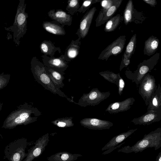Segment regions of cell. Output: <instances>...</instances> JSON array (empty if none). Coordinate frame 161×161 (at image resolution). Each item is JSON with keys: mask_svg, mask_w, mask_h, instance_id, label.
<instances>
[{"mask_svg": "<svg viewBox=\"0 0 161 161\" xmlns=\"http://www.w3.org/2000/svg\"><path fill=\"white\" fill-rule=\"evenodd\" d=\"M41 115V112L33 103L25 102L8 115L1 127L11 129L17 126L26 125L36 121Z\"/></svg>", "mask_w": 161, "mask_h": 161, "instance_id": "1", "label": "cell"}, {"mask_svg": "<svg viewBox=\"0 0 161 161\" xmlns=\"http://www.w3.org/2000/svg\"><path fill=\"white\" fill-rule=\"evenodd\" d=\"M26 4L25 0H19L13 25L9 27H5L7 31L12 32L13 41L16 46L19 45L21 38L25 34L27 30V19L28 17L25 12Z\"/></svg>", "mask_w": 161, "mask_h": 161, "instance_id": "2", "label": "cell"}, {"mask_svg": "<svg viewBox=\"0 0 161 161\" xmlns=\"http://www.w3.org/2000/svg\"><path fill=\"white\" fill-rule=\"evenodd\" d=\"M31 69L36 80L46 89L62 97L65 96L60 89L57 88L47 73L45 66L36 57H33L31 61Z\"/></svg>", "mask_w": 161, "mask_h": 161, "instance_id": "3", "label": "cell"}, {"mask_svg": "<svg viewBox=\"0 0 161 161\" xmlns=\"http://www.w3.org/2000/svg\"><path fill=\"white\" fill-rule=\"evenodd\" d=\"M27 143L26 138L23 137L10 142L5 148L4 159L8 161H23L27 155L25 153Z\"/></svg>", "mask_w": 161, "mask_h": 161, "instance_id": "4", "label": "cell"}, {"mask_svg": "<svg viewBox=\"0 0 161 161\" xmlns=\"http://www.w3.org/2000/svg\"><path fill=\"white\" fill-rule=\"evenodd\" d=\"M49 141L48 133L37 140L34 146L28 150L27 155L23 161H33L34 158L41 155L45 149Z\"/></svg>", "mask_w": 161, "mask_h": 161, "instance_id": "5", "label": "cell"}, {"mask_svg": "<svg viewBox=\"0 0 161 161\" xmlns=\"http://www.w3.org/2000/svg\"><path fill=\"white\" fill-rule=\"evenodd\" d=\"M125 42V36H120L102 52L98 59L107 60L111 56L120 53L123 49Z\"/></svg>", "mask_w": 161, "mask_h": 161, "instance_id": "6", "label": "cell"}, {"mask_svg": "<svg viewBox=\"0 0 161 161\" xmlns=\"http://www.w3.org/2000/svg\"><path fill=\"white\" fill-rule=\"evenodd\" d=\"M42 57L43 64L45 66L63 74L68 67L67 62L65 60L63 55L57 58L43 55L42 56Z\"/></svg>", "mask_w": 161, "mask_h": 161, "instance_id": "7", "label": "cell"}, {"mask_svg": "<svg viewBox=\"0 0 161 161\" xmlns=\"http://www.w3.org/2000/svg\"><path fill=\"white\" fill-rule=\"evenodd\" d=\"M48 15L53 20L63 25H70L72 20L71 15L62 9L50 10L48 12Z\"/></svg>", "mask_w": 161, "mask_h": 161, "instance_id": "8", "label": "cell"}, {"mask_svg": "<svg viewBox=\"0 0 161 161\" xmlns=\"http://www.w3.org/2000/svg\"><path fill=\"white\" fill-rule=\"evenodd\" d=\"M96 9L93 7L90 9L83 17L80 22L79 32L81 37L83 38L87 35Z\"/></svg>", "mask_w": 161, "mask_h": 161, "instance_id": "9", "label": "cell"}, {"mask_svg": "<svg viewBox=\"0 0 161 161\" xmlns=\"http://www.w3.org/2000/svg\"><path fill=\"white\" fill-rule=\"evenodd\" d=\"M64 25H62L56 21H44L42 26L44 29L50 33L57 35H64L65 31Z\"/></svg>", "mask_w": 161, "mask_h": 161, "instance_id": "10", "label": "cell"}, {"mask_svg": "<svg viewBox=\"0 0 161 161\" xmlns=\"http://www.w3.org/2000/svg\"><path fill=\"white\" fill-rule=\"evenodd\" d=\"M80 154H72L67 152H61L47 158L48 161H74L79 157H82Z\"/></svg>", "mask_w": 161, "mask_h": 161, "instance_id": "11", "label": "cell"}, {"mask_svg": "<svg viewBox=\"0 0 161 161\" xmlns=\"http://www.w3.org/2000/svg\"><path fill=\"white\" fill-rule=\"evenodd\" d=\"M40 48L41 53L44 55L50 57L54 56L57 51L59 53L61 52V49L55 46L50 40H45L42 41L40 44Z\"/></svg>", "mask_w": 161, "mask_h": 161, "instance_id": "12", "label": "cell"}, {"mask_svg": "<svg viewBox=\"0 0 161 161\" xmlns=\"http://www.w3.org/2000/svg\"><path fill=\"white\" fill-rule=\"evenodd\" d=\"M134 130H130L114 136L102 148V151L116 147L130 136Z\"/></svg>", "mask_w": 161, "mask_h": 161, "instance_id": "13", "label": "cell"}, {"mask_svg": "<svg viewBox=\"0 0 161 161\" xmlns=\"http://www.w3.org/2000/svg\"><path fill=\"white\" fill-rule=\"evenodd\" d=\"M46 72L56 87L60 89L64 86L63 74L55 70L45 66Z\"/></svg>", "mask_w": 161, "mask_h": 161, "instance_id": "14", "label": "cell"}, {"mask_svg": "<svg viewBox=\"0 0 161 161\" xmlns=\"http://www.w3.org/2000/svg\"><path fill=\"white\" fill-rule=\"evenodd\" d=\"M159 43V40L154 36L150 37L145 41V49L147 53L152 54L156 51Z\"/></svg>", "mask_w": 161, "mask_h": 161, "instance_id": "15", "label": "cell"}, {"mask_svg": "<svg viewBox=\"0 0 161 161\" xmlns=\"http://www.w3.org/2000/svg\"><path fill=\"white\" fill-rule=\"evenodd\" d=\"M84 125L93 129L101 130L108 129L110 127L107 123L96 119H92L89 123L84 124Z\"/></svg>", "mask_w": 161, "mask_h": 161, "instance_id": "16", "label": "cell"}, {"mask_svg": "<svg viewBox=\"0 0 161 161\" xmlns=\"http://www.w3.org/2000/svg\"><path fill=\"white\" fill-rule=\"evenodd\" d=\"M120 19L121 16L119 14L111 18L106 24L105 31L106 32H110L114 31L119 24Z\"/></svg>", "mask_w": 161, "mask_h": 161, "instance_id": "17", "label": "cell"}, {"mask_svg": "<svg viewBox=\"0 0 161 161\" xmlns=\"http://www.w3.org/2000/svg\"><path fill=\"white\" fill-rule=\"evenodd\" d=\"M78 53V47L71 42L66 50L64 56V59L67 61L69 59L73 58L76 56Z\"/></svg>", "mask_w": 161, "mask_h": 161, "instance_id": "18", "label": "cell"}, {"mask_svg": "<svg viewBox=\"0 0 161 161\" xmlns=\"http://www.w3.org/2000/svg\"><path fill=\"white\" fill-rule=\"evenodd\" d=\"M133 5L131 0H129L126 4L124 12V22L128 24L132 19Z\"/></svg>", "mask_w": 161, "mask_h": 161, "instance_id": "19", "label": "cell"}, {"mask_svg": "<svg viewBox=\"0 0 161 161\" xmlns=\"http://www.w3.org/2000/svg\"><path fill=\"white\" fill-rule=\"evenodd\" d=\"M122 0H114L113 5L106 11L102 17V20H106L111 17L120 5Z\"/></svg>", "mask_w": 161, "mask_h": 161, "instance_id": "20", "label": "cell"}, {"mask_svg": "<svg viewBox=\"0 0 161 161\" xmlns=\"http://www.w3.org/2000/svg\"><path fill=\"white\" fill-rule=\"evenodd\" d=\"M136 42V34L134 35L131 37L128 43L125 52L124 54V58L130 59L133 53Z\"/></svg>", "mask_w": 161, "mask_h": 161, "instance_id": "21", "label": "cell"}, {"mask_svg": "<svg viewBox=\"0 0 161 161\" xmlns=\"http://www.w3.org/2000/svg\"><path fill=\"white\" fill-rule=\"evenodd\" d=\"M51 123L59 127H67L72 125L70 119L66 118H58L52 121Z\"/></svg>", "mask_w": 161, "mask_h": 161, "instance_id": "22", "label": "cell"}, {"mask_svg": "<svg viewBox=\"0 0 161 161\" xmlns=\"http://www.w3.org/2000/svg\"><path fill=\"white\" fill-rule=\"evenodd\" d=\"M10 75L4 74L2 72L0 75V89L5 87L8 84L10 79Z\"/></svg>", "mask_w": 161, "mask_h": 161, "instance_id": "23", "label": "cell"}, {"mask_svg": "<svg viewBox=\"0 0 161 161\" xmlns=\"http://www.w3.org/2000/svg\"><path fill=\"white\" fill-rule=\"evenodd\" d=\"M114 2V0H103L101 2V4L102 7V9L101 14L103 15L102 17L106 11L113 5Z\"/></svg>", "mask_w": 161, "mask_h": 161, "instance_id": "24", "label": "cell"}, {"mask_svg": "<svg viewBox=\"0 0 161 161\" xmlns=\"http://www.w3.org/2000/svg\"><path fill=\"white\" fill-rule=\"evenodd\" d=\"M68 5L66 10L71 13L73 9L76 8L78 4V2L77 0H69L68 2Z\"/></svg>", "mask_w": 161, "mask_h": 161, "instance_id": "25", "label": "cell"}, {"mask_svg": "<svg viewBox=\"0 0 161 161\" xmlns=\"http://www.w3.org/2000/svg\"><path fill=\"white\" fill-rule=\"evenodd\" d=\"M153 82L150 80H148L145 83L143 86L144 90L145 92H150L153 87Z\"/></svg>", "mask_w": 161, "mask_h": 161, "instance_id": "26", "label": "cell"}, {"mask_svg": "<svg viewBox=\"0 0 161 161\" xmlns=\"http://www.w3.org/2000/svg\"><path fill=\"white\" fill-rule=\"evenodd\" d=\"M155 117V115L153 114H149L145 115L143 119L144 122H147L153 120Z\"/></svg>", "mask_w": 161, "mask_h": 161, "instance_id": "27", "label": "cell"}, {"mask_svg": "<svg viewBox=\"0 0 161 161\" xmlns=\"http://www.w3.org/2000/svg\"><path fill=\"white\" fill-rule=\"evenodd\" d=\"M149 70L148 66L144 65L141 66L139 69V73L140 75H143L147 73Z\"/></svg>", "mask_w": 161, "mask_h": 161, "instance_id": "28", "label": "cell"}, {"mask_svg": "<svg viewBox=\"0 0 161 161\" xmlns=\"http://www.w3.org/2000/svg\"><path fill=\"white\" fill-rule=\"evenodd\" d=\"M124 143V142L123 143H120V144H119V145H117V146H116V147H115L114 148L107 150L105 152H103L102 153V154L105 155V154H108L109 153H110L112 151L114 150L115 149L117 148H119V147H120Z\"/></svg>", "mask_w": 161, "mask_h": 161, "instance_id": "29", "label": "cell"}, {"mask_svg": "<svg viewBox=\"0 0 161 161\" xmlns=\"http://www.w3.org/2000/svg\"><path fill=\"white\" fill-rule=\"evenodd\" d=\"M146 3L151 6H154L157 4V2L155 0H143Z\"/></svg>", "mask_w": 161, "mask_h": 161, "instance_id": "30", "label": "cell"}, {"mask_svg": "<svg viewBox=\"0 0 161 161\" xmlns=\"http://www.w3.org/2000/svg\"><path fill=\"white\" fill-rule=\"evenodd\" d=\"M124 85V81L122 79H120L119 81V91L120 92L122 90Z\"/></svg>", "mask_w": 161, "mask_h": 161, "instance_id": "31", "label": "cell"}, {"mask_svg": "<svg viewBox=\"0 0 161 161\" xmlns=\"http://www.w3.org/2000/svg\"><path fill=\"white\" fill-rule=\"evenodd\" d=\"M92 0H87L84 1L82 7L83 8H86L89 6L91 3Z\"/></svg>", "mask_w": 161, "mask_h": 161, "instance_id": "32", "label": "cell"}, {"mask_svg": "<svg viewBox=\"0 0 161 161\" xmlns=\"http://www.w3.org/2000/svg\"><path fill=\"white\" fill-rule=\"evenodd\" d=\"M97 97V93L95 92H94L91 93L89 96V98L91 100H93L96 98Z\"/></svg>", "mask_w": 161, "mask_h": 161, "instance_id": "33", "label": "cell"}, {"mask_svg": "<svg viewBox=\"0 0 161 161\" xmlns=\"http://www.w3.org/2000/svg\"><path fill=\"white\" fill-rule=\"evenodd\" d=\"M119 104L118 103H114L111 106V108L113 109H116L119 107Z\"/></svg>", "mask_w": 161, "mask_h": 161, "instance_id": "34", "label": "cell"}, {"mask_svg": "<svg viewBox=\"0 0 161 161\" xmlns=\"http://www.w3.org/2000/svg\"><path fill=\"white\" fill-rule=\"evenodd\" d=\"M123 61L124 63L126 65H128L130 63V59L126 58H124Z\"/></svg>", "mask_w": 161, "mask_h": 161, "instance_id": "35", "label": "cell"}, {"mask_svg": "<svg viewBox=\"0 0 161 161\" xmlns=\"http://www.w3.org/2000/svg\"><path fill=\"white\" fill-rule=\"evenodd\" d=\"M153 105L155 106H156L157 104H158V102L157 101V100L156 98L155 97H154L153 101Z\"/></svg>", "mask_w": 161, "mask_h": 161, "instance_id": "36", "label": "cell"}, {"mask_svg": "<svg viewBox=\"0 0 161 161\" xmlns=\"http://www.w3.org/2000/svg\"><path fill=\"white\" fill-rule=\"evenodd\" d=\"M158 161H161V155L158 159Z\"/></svg>", "mask_w": 161, "mask_h": 161, "instance_id": "37", "label": "cell"}]
</instances>
